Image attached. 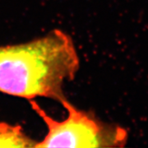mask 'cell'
I'll return each instance as SVG.
<instances>
[{"label":"cell","instance_id":"obj_1","mask_svg":"<svg viewBox=\"0 0 148 148\" xmlns=\"http://www.w3.org/2000/svg\"><path fill=\"white\" fill-rule=\"evenodd\" d=\"M80 58L73 40L53 30L43 36L0 46V93L28 101L66 99L64 86L75 78Z\"/></svg>","mask_w":148,"mask_h":148},{"label":"cell","instance_id":"obj_2","mask_svg":"<svg viewBox=\"0 0 148 148\" xmlns=\"http://www.w3.org/2000/svg\"><path fill=\"white\" fill-rule=\"evenodd\" d=\"M30 102L47 128L45 138L37 142L36 148L123 147L127 143L126 128L102 121L92 112L78 109L67 98L60 102L67 112L63 120L49 116L34 100Z\"/></svg>","mask_w":148,"mask_h":148},{"label":"cell","instance_id":"obj_3","mask_svg":"<svg viewBox=\"0 0 148 148\" xmlns=\"http://www.w3.org/2000/svg\"><path fill=\"white\" fill-rule=\"evenodd\" d=\"M36 144L20 125L0 122V147L36 148Z\"/></svg>","mask_w":148,"mask_h":148}]
</instances>
